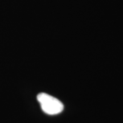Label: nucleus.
Segmentation results:
<instances>
[{
  "label": "nucleus",
  "instance_id": "f257e3e1",
  "mask_svg": "<svg viewBox=\"0 0 123 123\" xmlns=\"http://www.w3.org/2000/svg\"><path fill=\"white\" fill-rule=\"evenodd\" d=\"M37 100L42 110L47 115H54L61 113L64 106L62 103L56 98L46 93L38 95Z\"/></svg>",
  "mask_w": 123,
  "mask_h": 123
}]
</instances>
